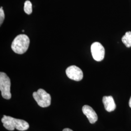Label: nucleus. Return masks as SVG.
<instances>
[{"instance_id":"obj_2","label":"nucleus","mask_w":131,"mask_h":131,"mask_svg":"<svg viewBox=\"0 0 131 131\" xmlns=\"http://www.w3.org/2000/svg\"><path fill=\"white\" fill-rule=\"evenodd\" d=\"M30 44V39L28 36L21 34L15 38L11 44V49L15 53L21 54L28 50Z\"/></svg>"},{"instance_id":"obj_9","label":"nucleus","mask_w":131,"mask_h":131,"mask_svg":"<svg viewBox=\"0 0 131 131\" xmlns=\"http://www.w3.org/2000/svg\"><path fill=\"white\" fill-rule=\"evenodd\" d=\"M122 41L127 48L131 47V32L129 31L125 33L122 38Z\"/></svg>"},{"instance_id":"obj_10","label":"nucleus","mask_w":131,"mask_h":131,"mask_svg":"<svg viewBox=\"0 0 131 131\" xmlns=\"http://www.w3.org/2000/svg\"><path fill=\"white\" fill-rule=\"evenodd\" d=\"M24 11L28 15H30L32 13V5L30 1H26L24 3Z\"/></svg>"},{"instance_id":"obj_8","label":"nucleus","mask_w":131,"mask_h":131,"mask_svg":"<svg viewBox=\"0 0 131 131\" xmlns=\"http://www.w3.org/2000/svg\"><path fill=\"white\" fill-rule=\"evenodd\" d=\"M103 103L105 109L107 112H112L116 109V105L112 96H104L103 98Z\"/></svg>"},{"instance_id":"obj_4","label":"nucleus","mask_w":131,"mask_h":131,"mask_svg":"<svg viewBox=\"0 0 131 131\" xmlns=\"http://www.w3.org/2000/svg\"><path fill=\"white\" fill-rule=\"evenodd\" d=\"M11 82L9 77L3 72L0 73V90L2 97L6 100L11 98L10 92Z\"/></svg>"},{"instance_id":"obj_3","label":"nucleus","mask_w":131,"mask_h":131,"mask_svg":"<svg viewBox=\"0 0 131 131\" xmlns=\"http://www.w3.org/2000/svg\"><path fill=\"white\" fill-rule=\"evenodd\" d=\"M33 98L41 107H47L51 105V97L44 89H40L33 94Z\"/></svg>"},{"instance_id":"obj_5","label":"nucleus","mask_w":131,"mask_h":131,"mask_svg":"<svg viewBox=\"0 0 131 131\" xmlns=\"http://www.w3.org/2000/svg\"><path fill=\"white\" fill-rule=\"evenodd\" d=\"M91 52L94 59L96 61H102L104 58L105 50L100 42H94L91 45Z\"/></svg>"},{"instance_id":"obj_7","label":"nucleus","mask_w":131,"mask_h":131,"mask_svg":"<svg viewBox=\"0 0 131 131\" xmlns=\"http://www.w3.org/2000/svg\"><path fill=\"white\" fill-rule=\"evenodd\" d=\"M82 111L88 118L89 122L93 124L97 121L98 116L93 109L89 105H85L82 108Z\"/></svg>"},{"instance_id":"obj_11","label":"nucleus","mask_w":131,"mask_h":131,"mask_svg":"<svg viewBox=\"0 0 131 131\" xmlns=\"http://www.w3.org/2000/svg\"><path fill=\"white\" fill-rule=\"evenodd\" d=\"M5 19V13L3 9V7H1L0 9V25H1L4 22Z\"/></svg>"},{"instance_id":"obj_12","label":"nucleus","mask_w":131,"mask_h":131,"mask_svg":"<svg viewBox=\"0 0 131 131\" xmlns=\"http://www.w3.org/2000/svg\"><path fill=\"white\" fill-rule=\"evenodd\" d=\"M63 131H73L72 130H71L70 129H69V128H65V129H64Z\"/></svg>"},{"instance_id":"obj_1","label":"nucleus","mask_w":131,"mask_h":131,"mask_svg":"<svg viewBox=\"0 0 131 131\" xmlns=\"http://www.w3.org/2000/svg\"><path fill=\"white\" fill-rule=\"evenodd\" d=\"M2 122L5 128L9 131H13L15 128L19 131H25L29 128L27 122L5 115L2 118Z\"/></svg>"},{"instance_id":"obj_6","label":"nucleus","mask_w":131,"mask_h":131,"mask_svg":"<svg viewBox=\"0 0 131 131\" xmlns=\"http://www.w3.org/2000/svg\"><path fill=\"white\" fill-rule=\"evenodd\" d=\"M68 78L76 81H80L83 78V72L81 69L76 66H71L66 70Z\"/></svg>"},{"instance_id":"obj_13","label":"nucleus","mask_w":131,"mask_h":131,"mask_svg":"<svg viewBox=\"0 0 131 131\" xmlns=\"http://www.w3.org/2000/svg\"><path fill=\"white\" fill-rule=\"evenodd\" d=\"M129 106L131 108V97L130 99V100H129Z\"/></svg>"}]
</instances>
